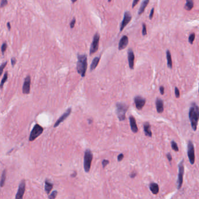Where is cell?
<instances>
[{
    "label": "cell",
    "mask_w": 199,
    "mask_h": 199,
    "mask_svg": "<svg viewBox=\"0 0 199 199\" xmlns=\"http://www.w3.org/2000/svg\"><path fill=\"white\" fill-rule=\"evenodd\" d=\"M71 111H72L71 108H68L67 109V111H65V112L63 113V114L61 115V116L58 119H57V121L56 122V123H54V127H57L61 123H62L63 121L65 120V119H66L69 116V115L71 114Z\"/></svg>",
    "instance_id": "4fadbf2b"
},
{
    "label": "cell",
    "mask_w": 199,
    "mask_h": 199,
    "mask_svg": "<svg viewBox=\"0 0 199 199\" xmlns=\"http://www.w3.org/2000/svg\"><path fill=\"white\" fill-rule=\"evenodd\" d=\"M99 39H100L99 34L96 33L95 35H94L93 41H92L91 47H90L89 53L91 55L92 54H93L95 52H96L98 51V47H99Z\"/></svg>",
    "instance_id": "ba28073f"
},
{
    "label": "cell",
    "mask_w": 199,
    "mask_h": 199,
    "mask_svg": "<svg viewBox=\"0 0 199 199\" xmlns=\"http://www.w3.org/2000/svg\"><path fill=\"white\" fill-rule=\"evenodd\" d=\"M7 44L6 42H4V43L2 44L1 48V52L3 55L4 54V52H5L6 51V50H7Z\"/></svg>",
    "instance_id": "f1b7e54d"
},
{
    "label": "cell",
    "mask_w": 199,
    "mask_h": 199,
    "mask_svg": "<svg viewBox=\"0 0 199 199\" xmlns=\"http://www.w3.org/2000/svg\"><path fill=\"white\" fill-rule=\"evenodd\" d=\"M171 146H172V148L175 151H179V148H178V146L177 143H176L175 141L172 140L171 141Z\"/></svg>",
    "instance_id": "4316f807"
},
{
    "label": "cell",
    "mask_w": 199,
    "mask_h": 199,
    "mask_svg": "<svg viewBox=\"0 0 199 199\" xmlns=\"http://www.w3.org/2000/svg\"><path fill=\"white\" fill-rule=\"evenodd\" d=\"M184 172V160H183L179 164V173H178V178L177 180V188L178 190H179L182 188V184H183Z\"/></svg>",
    "instance_id": "8992f818"
},
{
    "label": "cell",
    "mask_w": 199,
    "mask_h": 199,
    "mask_svg": "<svg viewBox=\"0 0 199 199\" xmlns=\"http://www.w3.org/2000/svg\"><path fill=\"white\" fill-rule=\"evenodd\" d=\"M139 1V0H133V4H132V8H133L137 5V4H138Z\"/></svg>",
    "instance_id": "60d3db41"
},
{
    "label": "cell",
    "mask_w": 199,
    "mask_h": 199,
    "mask_svg": "<svg viewBox=\"0 0 199 199\" xmlns=\"http://www.w3.org/2000/svg\"><path fill=\"white\" fill-rule=\"evenodd\" d=\"M128 55V61L129 67L131 69H134V59L135 56L133 51L132 49H129L127 52Z\"/></svg>",
    "instance_id": "5bb4252c"
},
{
    "label": "cell",
    "mask_w": 199,
    "mask_h": 199,
    "mask_svg": "<svg viewBox=\"0 0 199 199\" xmlns=\"http://www.w3.org/2000/svg\"><path fill=\"white\" fill-rule=\"evenodd\" d=\"M43 131L44 129L42 126L39 124H36L33 127L31 132L30 133L29 140L30 141H34V140L36 139L37 138L42 135L43 132Z\"/></svg>",
    "instance_id": "5b68a950"
},
{
    "label": "cell",
    "mask_w": 199,
    "mask_h": 199,
    "mask_svg": "<svg viewBox=\"0 0 199 199\" xmlns=\"http://www.w3.org/2000/svg\"><path fill=\"white\" fill-rule=\"evenodd\" d=\"M99 60H100V57H95L93 59L92 62L91 66H90V70L92 71L95 69L96 68V66H98V64H99Z\"/></svg>",
    "instance_id": "44dd1931"
},
{
    "label": "cell",
    "mask_w": 199,
    "mask_h": 199,
    "mask_svg": "<svg viewBox=\"0 0 199 199\" xmlns=\"http://www.w3.org/2000/svg\"><path fill=\"white\" fill-rule=\"evenodd\" d=\"M7 65V61H5V62H3V64H2L1 65H0V76H1V75H2V74H3V72L4 71V68H5V66H6V65Z\"/></svg>",
    "instance_id": "83f0119b"
},
{
    "label": "cell",
    "mask_w": 199,
    "mask_h": 199,
    "mask_svg": "<svg viewBox=\"0 0 199 199\" xmlns=\"http://www.w3.org/2000/svg\"><path fill=\"white\" fill-rule=\"evenodd\" d=\"M149 189H150L152 193L154 194H157L159 193V190L158 184L154 182L151 183L149 184Z\"/></svg>",
    "instance_id": "ac0fdd59"
},
{
    "label": "cell",
    "mask_w": 199,
    "mask_h": 199,
    "mask_svg": "<svg viewBox=\"0 0 199 199\" xmlns=\"http://www.w3.org/2000/svg\"><path fill=\"white\" fill-rule=\"evenodd\" d=\"M26 183L24 180H22L18 187V192L16 194L15 199H23V197L25 192Z\"/></svg>",
    "instance_id": "9c48e42d"
},
{
    "label": "cell",
    "mask_w": 199,
    "mask_h": 199,
    "mask_svg": "<svg viewBox=\"0 0 199 199\" xmlns=\"http://www.w3.org/2000/svg\"><path fill=\"white\" fill-rule=\"evenodd\" d=\"M57 193H58V192H57V191H53L52 193H51V194L49 195V199H55L56 198V197H57Z\"/></svg>",
    "instance_id": "4dcf8cb0"
},
{
    "label": "cell",
    "mask_w": 199,
    "mask_h": 199,
    "mask_svg": "<svg viewBox=\"0 0 199 199\" xmlns=\"http://www.w3.org/2000/svg\"><path fill=\"white\" fill-rule=\"evenodd\" d=\"M77 70L82 77L85 76L87 69V55L86 54L77 55Z\"/></svg>",
    "instance_id": "7a4b0ae2"
},
{
    "label": "cell",
    "mask_w": 199,
    "mask_h": 199,
    "mask_svg": "<svg viewBox=\"0 0 199 199\" xmlns=\"http://www.w3.org/2000/svg\"><path fill=\"white\" fill-rule=\"evenodd\" d=\"M75 23H76V19H75V18H74L73 20H72V21H71L70 24H69V26H70V27L71 28V29H73V28L74 27Z\"/></svg>",
    "instance_id": "836d02e7"
},
{
    "label": "cell",
    "mask_w": 199,
    "mask_h": 199,
    "mask_svg": "<svg viewBox=\"0 0 199 199\" xmlns=\"http://www.w3.org/2000/svg\"><path fill=\"white\" fill-rule=\"evenodd\" d=\"M159 90H160V93H161L162 95H163L164 94V87L161 86L159 87Z\"/></svg>",
    "instance_id": "b9f144b4"
},
{
    "label": "cell",
    "mask_w": 199,
    "mask_h": 199,
    "mask_svg": "<svg viewBox=\"0 0 199 199\" xmlns=\"http://www.w3.org/2000/svg\"><path fill=\"white\" fill-rule=\"evenodd\" d=\"M195 33H192L189 37V42H190V44H193V41L194 39H195Z\"/></svg>",
    "instance_id": "f546056e"
},
{
    "label": "cell",
    "mask_w": 199,
    "mask_h": 199,
    "mask_svg": "<svg viewBox=\"0 0 199 199\" xmlns=\"http://www.w3.org/2000/svg\"><path fill=\"white\" fill-rule=\"evenodd\" d=\"M109 164V160H103L102 162V166H103V168H105Z\"/></svg>",
    "instance_id": "d6a6232c"
},
{
    "label": "cell",
    "mask_w": 199,
    "mask_h": 199,
    "mask_svg": "<svg viewBox=\"0 0 199 199\" xmlns=\"http://www.w3.org/2000/svg\"><path fill=\"white\" fill-rule=\"evenodd\" d=\"M7 79H8V72H5V73L4 75L3 78L1 81V83H0V89H3L4 83L7 82Z\"/></svg>",
    "instance_id": "484cf974"
},
{
    "label": "cell",
    "mask_w": 199,
    "mask_h": 199,
    "mask_svg": "<svg viewBox=\"0 0 199 199\" xmlns=\"http://www.w3.org/2000/svg\"><path fill=\"white\" fill-rule=\"evenodd\" d=\"M188 156L190 164L193 165L195 162V153L193 143L190 140L188 141Z\"/></svg>",
    "instance_id": "52a82bcc"
},
{
    "label": "cell",
    "mask_w": 199,
    "mask_h": 199,
    "mask_svg": "<svg viewBox=\"0 0 199 199\" xmlns=\"http://www.w3.org/2000/svg\"><path fill=\"white\" fill-rule=\"evenodd\" d=\"M123 158H124V154H120L118 157V161H121L123 159Z\"/></svg>",
    "instance_id": "74e56055"
},
{
    "label": "cell",
    "mask_w": 199,
    "mask_h": 199,
    "mask_svg": "<svg viewBox=\"0 0 199 199\" xmlns=\"http://www.w3.org/2000/svg\"><path fill=\"white\" fill-rule=\"evenodd\" d=\"M134 101L135 105V107H136L137 109H138V110L142 109L143 107H144L145 103H146V100H145V98H143V97L141 96L135 97L134 98Z\"/></svg>",
    "instance_id": "8fae6325"
},
{
    "label": "cell",
    "mask_w": 199,
    "mask_h": 199,
    "mask_svg": "<svg viewBox=\"0 0 199 199\" xmlns=\"http://www.w3.org/2000/svg\"><path fill=\"white\" fill-rule=\"evenodd\" d=\"M92 159H93V154L92 151L89 149L86 150L85 155H84V170L87 173L89 172L91 169Z\"/></svg>",
    "instance_id": "277c9868"
},
{
    "label": "cell",
    "mask_w": 199,
    "mask_h": 199,
    "mask_svg": "<svg viewBox=\"0 0 199 199\" xmlns=\"http://www.w3.org/2000/svg\"><path fill=\"white\" fill-rule=\"evenodd\" d=\"M156 108H157V112L161 113L163 112V101L160 98H157L155 101Z\"/></svg>",
    "instance_id": "2e32d148"
},
{
    "label": "cell",
    "mask_w": 199,
    "mask_h": 199,
    "mask_svg": "<svg viewBox=\"0 0 199 199\" xmlns=\"http://www.w3.org/2000/svg\"><path fill=\"white\" fill-rule=\"evenodd\" d=\"M11 65L12 66H15V65L16 64V60L15 58L14 57H12L11 58Z\"/></svg>",
    "instance_id": "8d00e7d4"
},
{
    "label": "cell",
    "mask_w": 199,
    "mask_h": 199,
    "mask_svg": "<svg viewBox=\"0 0 199 199\" xmlns=\"http://www.w3.org/2000/svg\"><path fill=\"white\" fill-rule=\"evenodd\" d=\"M128 44V38L127 36H123L119 42L118 48L119 50L124 49Z\"/></svg>",
    "instance_id": "9a60e30c"
},
{
    "label": "cell",
    "mask_w": 199,
    "mask_h": 199,
    "mask_svg": "<svg viewBox=\"0 0 199 199\" xmlns=\"http://www.w3.org/2000/svg\"><path fill=\"white\" fill-rule=\"evenodd\" d=\"M167 62H168V66L170 69L172 68V60L171 52L169 50H167Z\"/></svg>",
    "instance_id": "7402d4cb"
},
{
    "label": "cell",
    "mask_w": 199,
    "mask_h": 199,
    "mask_svg": "<svg viewBox=\"0 0 199 199\" xmlns=\"http://www.w3.org/2000/svg\"><path fill=\"white\" fill-rule=\"evenodd\" d=\"M8 4V1L7 0H2L0 4V7L3 8Z\"/></svg>",
    "instance_id": "e575fe53"
},
{
    "label": "cell",
    "mask_w": 199,
    "mask_h": 199,
    "mask_svg": "<svg viewBox=\"0 0 199 199\" xmlns=\"http://www.w3.org/2000/svg\"><path fill=\"white\" fill-rule=\"evenodd\" d=\"M6 175H7V172L6 170H4L3 174L1 175V180H0V187H3L5 184V180H6Z\"/></svg>",
    "instance_id": "d4e9b609"
},
{
    "label": "cell",
    "mask_w": 199,
    "mask_h": 199,
    "mask_svg": "<svg viewBox=\"0 0 199 199\" xmlns=\"http://www.w3.org/2000/svg\"><path fill=\"white\" fill-rule=\"evenodd\" d=\"M129 121H130V123L131 129H132L133 132L135 133L138 132V127H137L136 121H135V118L132 116H130V118H129Z\"/></svg>",
    "instance_id": "e0dca14e"
},
{
    "label": "cell",
    "mask_w": 199,
    "mask_h": 199,
    "mask_svg": "<svg viewBox=\"0 0 199 199\" xmlns=\"http://www.w3.org/2000/svg\"><path fill=\"white\" fill-rule=\"evenodd\" d=\"M111 1H112V0H108V2H110Z\"/></svg>",
    "instance_id": "7dc6e473"
},
{
    "label": "cell",
    "mask_w": 199,
    "mask_h": 199,
    "mask_svg": "<svg viewBox=\"0 0 199 199\" xmlns=\"http://www.w3.org/2000/svg\"><path fill=\"white\" fill-rule=\"evenodd\" d=\"M136 175H137V174L135 173V172H132V173L130 175V177L132 178H134L135 177V176H136Z\"/></svg>",
    "instance_id": "7bdbcfd3"
},
{
    "label": "cell",
    "mask_w": 199,
    "mask_h": 199,
    "mask_svg": "<svg viewBox=\"0 0 199 199\" xmlns=\"http://www.w3.org/2000/svg\"><path fill=\"white\" fill-rule=\"evenodd\" d=\"M167 158H168V161H169V162H171V161H172V155H171V153H168V154H167Z\"/></svg>",
    "instance_id": "ab89813d"
},
{
    "label": "cell",
    "mask_w": 199,
    "mask_h": 199,
    "mask_svg": "<svg viewBox=\"0 0 199 199\" xmlns=\"http://www.w3.org/2000/svg\"><path fill=\"white\" fill-rule=\"evenodd\" d=\"M154 8H152L151 11V12H150V14H149V19H153V16H154Z\"/></svg>",
    "instance_id": "f35d334b"
},
{
    "label": "cell",
    "mask_w": 199,
    "mask_h": 199,
    "mask_svg": "<svg viewBox=\"0 0 199 199\" xmlns=\"http://www.w3.org/2000/svg\"><path fill=\"white\" fill-rule=\"evenodd\" d=\"M7 27H8V29H9V30L11 29V24H10L9 22H8V23H7Z\"/></svg>",
    "instance_id": "ee69618b"
},
{
    "label": "cell",
    "mask_w": 199,
    "mask_h": 199,
    "mask_svg": "<svg viewBox=\"0 0 199 199\" xmlns=\"http://www.w3.org/2000/svg\"><path fill=\"white\" fill-rule=\"evenodd\" d=\"M175 94L176 98H179L180 97V91L178 87H175Z\"/></svg>",
    "instance_id": "d590c367"
},
{
    "label": "cell",
    "mask_w": 199,
    "mask_h": 199,
    "mask_svg": "<svg viewBox=\"0 0 199 199\" xmlns=\"http://www.w3.org/2000/svg\"><path fill=\"white\" fill-rule=\"evenodd\" d=\"M149 2V0H144V1L141 3L140 8H139V11L138 12V15H141V14L144 12L145 8H146L147 6L148 5Z\"/></svg>",
    "instance_id": "ffe728a7"
},
{
    "label": "cell",
    "mask_w": 199,
    "mask_h": 199,
    "mask_svg": "<svg viewBox=\"0 0 199 199\" xmlns=\"http://www.w3.org/2000/svg\"><path fill=\"white\" fill-rule=\"evenodd\" d=\"M116 114L120 121H124L126 118V113L128 110V105L124 103H118L116 104Z\"/></svg>",
    "instance_id": "3957f363"
},
{
    "label": "cell",
    "mask_w": 199,
    "mask_h": 199,
    "mask_svg": "<svg viewBox=\"0 0 199 199\" xmlns=\"http://www.w3.org/2000/svg\"><path fill=\"white\" fill-rule=\"evenodd\" d=\"M194 7L193 0H186V4L184 5V9L187 11H190Z\"/></svg>",
    "instance_id": "603a6c76"
},
{
    "label": "cell",
    "mask_w": 199,
    "mask_h": 199,
    "mask_svg": "<svg viewBox=\"0 0 199 199\" xmlns=\"http://www.w3.org/2000/svg\"><path fill=\"white\" fill-rule=\"evenodd\" d=\"M132 15H131V14L129 12L127 11L124 13L123 20L122 21L120 25V32H122L123 30L124 29V27L128 25V23L131 21V20H132Z\"/></svg>",
    "instance_id": "7c38bea8"
},
{
    "label": "cell",
    "mask_w": 199,
    "mask_h": 199,
    "mask_svg": "<svg viewBox=\"0 0 199 199\" xmlns=\"http://www.w3.org/2000/svg\"><path fill=\"white\" fill-rule=\"evenodd\" d=\"M143 126H144V131L145 136L149 137H151L152 132L151 131V126L149 122H145L144 123Z\"/></svg>",
    "instance_id": "d6986e66"
},
{
    "label": "cell",
    "mask_w": 199,
    "mask_h": 199,
    "mask_svg": "<svg viewBox=\"0 0 199 199\" xmlns=\"http://www.w3.org/2000/svg\"><path fill=\"white\" fill-rule=\"evenodd\" d=\"M77 1V0H71V1H72V3H75V2L76 1Z\"/></svg>",
    "instance_id": "bcb514c9"
},
{
    "label": "cell",
    "mask_w": 199,
    "mask_h": 199,
    "mask_svg": "<svg viewBox=\"0 0 199 199\" xmlns=\"http://www.w3.org/2000/svg\"><path fill=\"white\" fill-rule=\"evenodd\" d=\"M53 184L52 183L49 182L48 180H46L45 182V186H44V189L46 192L48 194H49V193L51 192V190L53 189Z\"/></svg>",
    "instance_id": "cb8c5ba5"
},
{
    "label": "cell",
    "mask_w": 199,
    "mask_h": 199,
    "mask_svg": "<svg viewBox=\"0 0 199 199\" xmlns=\"http://www.w3.org/2000/svg\"><path fill=\"white\" fill-rule=\"evenodd\" d=\"M76 175H77V172H74V174H72L71 176V177H75Z\"/></svg>",
    "instance_id": "f6af8a7d"
},
{
    "label": "cell",
    "mask_w": 199,
    "mask_h": 199,
    "mask_svg": "<svg viewBox=\"0 0 199 199\" xmlns=\"http://www.w3.org/2000/svg\"><path fill=\"white\" fill-rule=\"evenodd\" d=\"M30 84H31V78L29 75L25 78L22 87V91L24 94H29L30 90Z\"/></svg>",
    "instance_id": "30bf717a"
},
{
    "label": "cell",
    "mask_w": 199,
    "mask_h": 199,
    "mask_svg": "<svg viewBox=\"0 0 199 199\" xmlns=\"http://www.w3.org/2000/svg\"><path fill=\"white\" fill-rule=\"evenodd\" d=\"M142 34L143 36H146L147 34V26L145 23L143 24V30H142Z\"/></svg>",
    "instance_id": "1f68e13d"
},
{
    "label": "cell",
    "mask_w": 199,
    "mask_h": 199,
    "mask_svg": "<svg viewBox=\"0 0 199 199\" xmlns=\"http://www.w3.org/2000/svg\"><path fill=\"white\" fill-rule=\"evenodd\" d=\"M189 118L191 123L192 129L194 131L197 130L199 118L198 107L196 103H192L189 111Z\"/></svg>",
    "instance_id": "6da1fadb"
}]
</instances>
